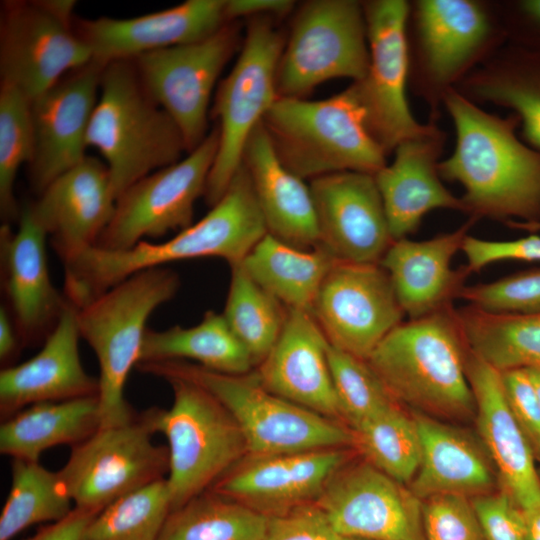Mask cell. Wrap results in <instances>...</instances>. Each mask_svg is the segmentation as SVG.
<instances>
[{"mask_svg":"<svg viewBox=\"0 0 540 540\" xmlns=\"http://www.w3.org/2000/svg\"><path fill=\"white\" fill-rule=\"evenodd\" d=\"M443 107L456 141L438 170L443 180L464 188V213L475 220L539 223L540 151L518 137V116L489 113L455 89L444 96Z\"/></svg>","mask_w":540,"mask_h":540,"instance_id":"cell-1","label":"cell"},{"mask_svg":"<svg viewBox=\"0 0 540 540\" xmlns=\"http://www.w3.org/2000/svg\"><path fill=\"white\" fill-rule=\"evenodd\" d=\"M267 234L247 170L241 165L221 199L197 223L162 242L140 241L126 250L93 246L64 265V295L81 308L143 270L168 263L218 257L242 262Z\"/></svg>","mask_w":540,"mask_h":540,"instance_id":"cell-2","label":"cell"},{"mask_svg":"<svg viewBox=\"0 0 540 540\" xmlns=\"http://www.w3.org/2000/svg\"><path fill=\"white\" fill-rule=\"evenodd\" d=\"M467 350L452 304L403 321L366 361L397 402L428 413L463 416L476 409L466 374Z\"/></svg>","mask_w":540,"mask_h":540,"instance_id":"cell-3","label":"cell"},{"mask_svg":"<svg viewBox=\"0 0 540 540\" xmlns=\"http://www.w3.org/2000/svg\"><path fill=\"white\" fill-rule=\"evenodd\" d=\"M87 131V147L99 151L114 196L133 183L188 154L171 116L150 96L133 60L106 64Z\"/></svg>","mask_w":540,"mask_h":540,"instance_id":"cell-4","label":"cell"},{"mask_svg":"<svg viewBox=\"0 0 540 540\" xmlns=\"http://www.w3.org/2000/svg\"><path fill=\"white\" fill-rule=\"evenodd\" d=\"M406 39L408 86L435 122L447 92L507 43L490 0L410 1Z\"/></svg>","mask_w":540,"mask_h":540,"instance_id":"cell-5","label":"cell"},{"mask_svg":"<svg viewBox=\"0 0 540 540\" xmlns=\"http://www.w3.org/2000/svg\"><path fill=\"white\" fill-rule=\"evenodd\" d=\"M262 124L280 161L303 180L344 171L375 175L387 165L352 84L321 100L278 97Z\"/></svg>","mask_w":540,"mask_h":540,"instance_id":"cell-6","label":"cell"},{"mask_svg":"<svg viewBox=\"0 0 540 540\" xmlns=\"http://www.w3.org/2000/svg\"><path fill=\"white\" fill-rule=\"evenodd\" d=\"M136 368L165 380L193 382L230 413L244 438L247 456L260 457L354 445L351 430L268 391L254 372L233 375L184 360L144 362Z\"/></svg>","mask_w":540,"mask_h":540,"instance_id":"cell-7","label":"cell"},{"mask_svg":"<svg viewBox=\"0 0 540 540\" xmlns=\"http://www.w3.org/2000/svg\"><path fill=\"white\" fill-rule=\"evenodd\" d=\"M180 288L179 275L157 267L140 271L77 309L81 338L94 351L100 375L101 427L126 424L136 417L125 398V384L140 360L150 315Z\"/></svg>","mask_w":540,"mask_h":540,"instance_id":"cell-8","label":"cell"},{"mask_svg":"<svg viewBox=\"0 0 540 540\" xmlns=\"http://www.w3.org/2000/svg\"><path fill=\"white\" fill-rule=\"evenodd\" d=\"M166 381L173 391L170 408L152 407L140 416L167 439L166 480L175 510L211 488L247 449L237 423L215 397L184 379Z\"/></svg>","mask_w":540,"mask_h":540,"instance_id":"cell-9","label":"cell"},{"mask_svg":"<svg viewBox=\"0 0 540 540\" xmlns=\"http://www.w3.org/2000/svg\"><path fill=\"white\" fill-rule=\"evenodd\" d=\"M275 17L250 18L238 59L215 97L219 145L204 198L210 207L223 196L242 165L253 130L278 98L277 73L286 37Z\"/></svg>","mask_w":540,"mask_h":540,"instance_id":"cell-10","label":"cell"},{"mask_svg":"<svg viewBox=\"0 0 540 540\" xmlns=\"http://www.w3.org/2000/svg\"><path fill=\"white\" fill-rule=\"evenodd\" d=\"M368 65L362 1H306L294 16L280 58L278 97L303 98L335 78L360 81Z\"/></svg>","mask_w":540,"mask_h":540,"instance_id":"cell-11","label":"cell"},{"mask_svg":"<svg viewBox=\"0 0 540 540\" xmlns=\"http://www.w3.org/2000/svg\"><path fill=\"white\" fill-rule=\"evenodd\" d=\"M72 0L5 1L0 21L1 84L30 102L93 60L75 29Z\"/></svg>","mask_w":540,"mask_h":540,"instance_id":"cell-12","label":"cell"},{"mask_svg":"<svg viewBox=\"0 0 540 540\" xmlns=\"http://www.w3.org/2000/svg\"><path fill=\"white\" fill-rule=\"evenodd\" d=\"M153 434L139 416L102 427L74 446L58 473L75 507L98 514L117 499L165 478L168 448L155 445Z\"/></svg>","mask_w":540,"mask_h":540,"instance_id":"cell-13","label":"cell"},{"mask_svg":"<svg viewBox=\"0 0 540 540\" xmlns=\"http://www.w3.org/2000/svg\"><path fill=\"white\" fill-rule=\"evenodd\" d=\"M219 145L215 127L186 157L128 187L95 246L126 250L144 238H159L192 225L194 205L204 197Z\"/></svg>","mask_w":540,"mask_h":540,"instance_id":"cell-14","label":"cell"},{"mask_svg":"<svg viewBox=\"0 0 540 540\" xmlns=\"http://www.w3.org/2000/svg\"><path fill=\"white\" fill-rule=\"evenodd\" d=\"M362 4L369 65L364 78L352 85L364 109L368 131L388 155L428 127L414 118L406 95L410 1L368 0Z\"/></svg>","mask_w":540,"mask_h":540,"instance_id":"cell-15","label":"cell"},{"mask_svg":"<svg viewBox=\"0 0 540 540\" xmlns=\"http://www.w3.org/2000/svg\"><path fill=\"white\" fill-rule=\"evenodd\" d=\"M240 40V28L231 21L202 40L133 59L147 92L180 129L188 153L208 135L213 88Z\"/></svg>","mask_w":540,"mask_h":540,"instance_id":"cell-16","label":"cell"},{"mask_svg":"<svg viewBox=\"0 0 540 540\" xmlns=\"http://www.w3.org/2000/svg\"><path fill=\"white\" fill-rule=\"evenodd\" d=\"M311 314L330 345L363 360L405 316L380 263L339 261L325 277Z\"/></svg>","mask_w":540,"mask_h":540,"instance_id":"cell-17","label":"cell"},{"mask_svg":"<svg viewBox=\"0 0 540 540\" xmlns=\"http://www.w3.org/2000/svg\"><path fill=\"white\" fill-rule=\"evenodd\" d=\"M314 502L342 538L425 540L421 500L367 461L343 464Z\"/></svg>","mask_w":540,"mask_h":540,"instance_id":"cell-18","label":"cell"},{"mask_svg":"<svg viewBox=\"0 0 540 540\" xmlns=\"http://www.w3.org/2000/svg\"><path fill=\"white\" fill-rule=\"evenodd\" d=\"M104 66L92 60L30 102L33 155L28 174L39 195L86 158L87 131Z\"/></svg>","mask_w":540,"mask_h":540,"instance_id":"cell-19","label":"cell"},{"mask_svg":"<svg viewBox=\"0 0 540 540\" xmlns=\"http://www.w3.org/2000/svg\"><path fill=\"white\" fill-rule=\"evenodd\" d=\"M316 247L336 261L380 263L394 241L374 175L344 171L310 180Z\"/></svg>","mask_w":540,"mask_h":540,"instance_id":"cell-20","label":"cell"},{"mask_svg":"<svg viewBox=\"0 0 540 540\" xmlns=\"http://www.w3.org/2000/svg\"><path fill=\"white\" fill-rule=\"evenodd\" d=\"M47 237L29 204L21 208L16 231L9 224L0 228L2 285L24 345L45 341L69 303L51 281Z\"/></svg>","mask_w":540,"mask_h":540,"instance_id":"cell-21","label":"cell"},{"mask_svg":"<svg viewBox=\"0 0 540 540\" xmlns=\"http://www.w3.org/2000/svg\"><path fill=\"white\" fill-rule=\"evenodd\" d=\"M227 0H187L133 18L99 17L75 22V29L104 65L202 40L224 26Z\"/></svg>","mask_w":540,"mask_h":540,"instance_id":"cell-22","label":"cell"},{"mask_svg":"<svg viewBox=\"0 0 540 540\" xmlns=\"http://www.w3.org/2000/svg\"><path fill=\"white\" fill-rule=\"evenodd\" d=\"M116 204L106 164L86 156L29 204L63 264L96 245Z\"/></svg>","mask_w":540,"mask_h":540,"instance_id":"cell-23","label":"cell"},{"mask_svg":"<svg viewBox=\"0 0 540 540\" xmlns=\"http://www.w3.org/2000/svg\"><path fill=\"white\" fill-rule=\"evenodd\" d=\"M241 460L210 489L265 515L314 502L329 478L346 463L343 448Z\"/></svg>","mask_w":540,"mask_h":540,"instance_id":"cell-24","label":"cell"},{"mask_svg":"<svg viewBox=\"0 0 540 540\" xmlns=\"http://www.w3.org/2000/svg\"><path fill=\"white\" fill-rule=\"evenodd\" d=\"M445 143V131L429 120L427 129L401 142L392 163L374 175L393 240L415 233L432 210L464 212L461 198L445 187L439 175Z\"/></svg>","mask_w":540,"mask_h":540,"instance_id":"cell-25","label":"cell"},{"mask_svg":"<svg viewBox=\"0 0 540 540\" xmlns=\"http://www.w3.org/2000/svg\"><path fill=\"white\" fill-rule=\"evenodd\" d=\"M328 346L310 312L287 308L276 343L254 373L268 391L336 421L341 415Z\"/></svg>","mask_w":540,"mask_h":540,"instance_id":"cell-26","label":"cell"},{"mask_svg":"<svg viewBox=\"0 0 540 540\" xmlns=\"http://www.w3.org/2000/svg\"><path fill=\"white\" fill-rule=\"evenodd\" d=\"M77 309H64L41 350L0 372V414L5 420L33 404L98 396V379L89 375L79 354Z\"/></svg>","mask_w":540,"mask_h":540,"instance_id":"cell-27","label":"cell"},{"mask_svg":"<svg viewBox=\"0 0 540 540\" xmlns=\"http://www.w3.org/2000/svg\"><path fill=\"white\" fill-rule=\"evenodd\" d=\"M466 374L475 400L478 429L503 491L521 510L539 505L536 459L509 408L501 372L468 347Z\"/></svg>","mask_w":540,"mask_h":540,"instance_id":"cell-28","label":"cell"},{"mask_svg":"<svg viewBox=\"0 0 540 540\" xmlns=\"http://www.w3.org/2000/svg\"><path fill=\"white\" fill-rule=\"evenodd\" d=\"M475 221L470 218L458 229L428 240L403 238L392 242L380 264L409 319L434 313L458 298L471 272L466 265L453 269L451 261Z\"/></svg>","mask_w":540,"mask_h":540,"instance_id":"cell-29","label":"cell"},{"mask_svg":"<svg viewBox=\"0 0 540 540\" xmlns=\"http://www.w3.org/2000/svg\"><path fill=\"white\" fill-rule=\"evenodd\" d=\"M242 164L267 233L299 249L315 248L318 230L310 187L280 161L262 122L247 140Z\"/></svg>","mask_w":540,"mask_h":540,"instance_id":"cell-30","label":"cell"},{"mask_svg":"<svg viewBox=\"0 0 540 540\" xmlns=\"http://www.w3.org/2000/svg\"><path fill=\"white\" fill-rule=\"evenodd\" d=\"M470 101L518 116L523 141L540 151V50L504 44L455 88Z\"/></svg>","mask_w":540,"mask_h":540,"instance_id":"cell-31","label":"cell"},{"mask_svg":"<svg viewBox=\"0 0 540 540\" xmlns=\"http://www.w3.org/2000/svg\"><path fill=\"white\" fill-rule=\"evenodd\" d=\"M421 439V462L410 490L424 500L434 495L488 493L493 475L486 457L462 432L428 416L414 418Z\"/></svg>","mask_w":540,"mask_h":540,"instance_id":"cell-32","label":"cell"},{"mask_svg":"<svg viewBox=\"0 0 540 540\" xmlns=\"http://www.w3.org/2000/svg\"><path fill=\"white\" fill-rule=\"evenodd\" d=\"M101 427L98 396L30 405L2 421L0 452L13 459L39 461L58 445L82 443Z\"/></svg>","mask_w":540,"mask_h":540,"instance_id":"cell-33","label":"cell"},{"mask_svg":"<svg viewBox=\"0 0 540 540\" xmlns=\"http://www.w3.org/2000/svg\"><path fill=\"white\" fill-rule=\"evenodd\" d=\"M336 260L319 247L303 250L267 233L241 262L249 276L288 309L311 313Z\"/></svg>","mask_w":540,"mask_h":540,"instance_id":"cell-34","label":"cell"},{"mask_svg":"<svg viewBox=\"0 0 540 540\" xmlns=\"http://www.w3.org/2000/svg\"><path fill=\"white\" fill-rule=\"evenodd\" d=\"M186 359L206 369L233 375L247 374L254 367L223 313L215 311H207L202 320L191 327L147 328L139 363Z\"/></svg>","mask_w":540,"mask_h":540,"instance_id":"cell-35","label":"cell"},{"mask_svg":"<svg viewBox=\"0 0 540 540\" xmlns=\"http://www.w3.org/2000/svg\"><path fill=\"white\" fill-rule=\"evenodd\" d=\"M470 350L500 372L540 371V313H492L468 305L456 309Z\"/></svg>","mask_w":540,"mask_h":540,"instance_id":"cell-36","label":"cell"},{"mask_svg":"<svg viewBox=\"0 0 540 540\" xmlns=\"http://www.w3.org/2000/svg\"><path fill=\"white\" fill-rule=\"evenodd\" d=\"M267 515L210 490L172 510L157 540H262Z\"/></svg>","mask_w":540,"mask_h":540,"instance_id":"cell-37","label":"cell"},{"mask_svg":"<svg viewBox=\"0 0 540 540\" xmlns=\"http://www.w3.org/2000/svg\"><path fill=\"white\" fill-rule=\"evenodd\" d=\"M72 503L58 471L39 461L13 459L10 491L0 515V540H11L32 525L63 519Z\"/></svg>","mask_w":540,"mask_h":540,"instance_id":"cell-38","label":"cell"},{"mask_svg":"<svg viewBox=\"0 0 540 540\" xmlns=\"http://www.w3.org/2000/svg\"><path fill=\"white\" fill-rule=\"evenodd\" d=\"M231 278L223 315L236 338L258 366L276 343L287 308L258 285L241 262L230 265Z\"/></svg>","mask_w":540,"mask_h":540,"instance_id":"cell-39","label":"cell"},{"mask_svg":"<svg viewBox=\"0 0 540 540\" xmlns=\"http://www.w3.org/2000/svg\"><path fill=\"white\" fill-rule=\"evenodd\" d=\"M351 431L367 462L404 485L413 480L421 462L420 434L415 419L397 403Z\"/></svg>","mask_w":540,"mask_h":540,"instance_id":"cell-40","label":"cell"},{"mask_svg":"<svg viewBox=\"0 0 540 540\" xmlns=\"http://www.w3.org/2000/svg\"><path fill=\"white\" fill-rule=\"evenodd\" d=\"M171 511L170 491L163 478L100 511L82 540H157Z\"/></svg>","mask_w":540,"mask_h":540,"instance_id":"cell-41","label":"cell"},{"mask_svg":"<svg viewBox=\"0 0 540 540\" xmlns=\"http://www.w3.org/2000/svg\"><path fill=\"white\" fill-rule=\"evenodd\" d=\"M33 155L30 101L16 88L0 85V213L3 224L18 221L14 185L19 168Z\"/></svg>","mask_w":540,"mask_h":540,"instance_id":"cell-42","label":"cell"},{"mask_svg":"<svg viewBox=\"0 0 540 540\" xmlns=\"http://www.w3.org/2000/svg\"><path fill=\"white\" fill-rule=\"evenodd\" d=\"M327 354L340 415L351 430L397 403L366 360L330 344Z\"/></svg>","mask_w":540,"mask_h":540,"instance_id":"cell-43","label":"cell"},{"mask_svg":"<svg viewBox=\"0 0 540 540\" xmlns=\"http://www.w3.org/2000/svg\"><path fill=\"white\" fill-rule=\"evenodd\" d=\"M458 298L492 313H540V268L520 271L488 283L465 285Z\"/></svg>","mask_w":540,"mask_h":540,"instance_id":"cell-44","label":"cell"},{"mask_svg":"<svg viewBox=\"0 0 540 540\" xmlns=\"http://www.w3.org/2000/svg\"><path fill=\"white\" fill-rule=\"evenodd\" d=\"M425 540H484L472 506L466 496L440 494L421 505Z\"/></svg>","mask_w":540,"mask_h":540,"instance_id":"cell-45","label":"cell"},{"mask_svg":"<svg viewBox=\"0 0 540 540\" xmlns=\"http://www.w3.org/2000/svg\"><path fill=\"white\" fill-rule=\"evenodd\" d=\"M262 540H342L315 502L267 515Z\"/></svg>","mask_w":540,"mask_h":540,"instance_id":"cell-46","label":"cell"},{"mask_svg":"<svg viewBox=\"0 0 540 540\" xmlns=\"http://www.w3.org/2000/svg\"><path fill=\"white\" fill-rule=\"evenodd\" d=\"M484 540H525L521 509L503 490L471 500Z\"/></svg>","mask_w":540,"mask_h":540,"instance_id":"cell-47","label":"cell"},{"mask_svg":"<svg viewBox=\"0 0 540 540\" xmlns=\"http://www.w3.org/2000/svg\"><path fill=\"white\" fill-rule=\"evenodd\" d=\"M509 408L535 459L540 461V403L525 370L501 372Z\"/></svg>","mask_w":540,"mask_h":540,"instance_id":"cell-48","label":"cell"},{"mask_svg":"<svg viewBox=\"0 0 540 540\" xmlns=\"http://www.w3.org/2000/svg\"><path fill=\"white\" fill-rule=\"evenodd\" d=\"M461 250L466 256V267L471 273L499 261H540V235L531 234L504 241L485 240L468 235Z\"/></svg>","mask_w":540,"mask_h":540,"instance_id":"cell-49","label":"cell"},{"mask_svg":"<svg viewBox=\"0 0 540 540\" xmlns=\"http://www.w3.org/2000/svg\"><path fill=\"white\" fill-rule=\"evenodd\" d=\"M495 2L507 42L540 50V0Z\"/></svg>","mask_w":540,"mask_h":540,"instance_id":"cell-50","label":"cell"},{"mask_svg":"<svg viewBox=\"0 0 540 540\" xmlns=\"http://www.w3.org/2000/svg\"><path fill=\"white\" fill-rule=\"evenodd\" d=\"M96 513L74 507L63 519L41 528L25 540H82Z\"/></svg>","mask_w":540,"mask_h":540,"instance_id":"cell-51","label":"cell"},{"mask_svg":"<svg viewBox=\"0 0 540 540\" xmlns=\"http://www.w3.org/2000/svg\"><path fill=\"white\" fill-rule=\"evenodd\" d=\"M291 0H227L226 17L229 22L239 18L259 16L283 17L294 8Z\"/></svg>","mask_w":540,"mask_h":540,"instance_id":"cell-52","label":"cell"},{"mask_svg":"<svg viewBox=\"0 0 540 540\" xmlns=\"http://www.w3.org/2000/svg\"><path fill=\"white\" fill-rule=\"evenodd\" d=\"M21 344L17 330L6 307L0 308V359L11 360Z\"/></svg>","mask_w":540,"mask_h":540,"instance_id":"cell-53","label":"cell"},{"mask_svg":"<svg viewBox=\"0 0 540 540\" xmlns=\"http://www.w3.org/2000/svg\"><path fill=\"white\" fill-rule=\"evenodd\" d=\"M521 511L524 520L525 540H540V504Z\"/></svg>","mask_w":540,"mask_h":540,"instance_id":"cell-54","label":"cell"},{"mask_svg":"<svg viewBox=\"0 0 540 540\" xmlns=\"http://www.w3.org/2000/svg\"><path fill=\"white\" fill-rule=\"evenodd\" d=\"M509 227L513 229H521L529 232L540 231V222L539 223H522L517 221H510L506 223Z\"/></svg>","mask_w":540,"mask_h":540,"instance_id":"cell-55","label":"cell"},{"mask_svg":"<svg viewBox=\"0 0 540 540\" xmlns=\"http://www.w3.org/2000/svg\"><path fill=\"white\" fill-rule=\"evenodd\" d=\"M532 382L535 389L538 401L540 403V371L539 370H525Z\"/></svg>","mask_w":540,"mask_h":540,"instance_id":"cell-56","label":"cell"},{"mask_svg":"<svg viewBox=\"0 0 540 540\" xmlns=\"http://www.w3.org/2000/svg\"><path fill=\"white\" fill-rule=\"evenodd\" d=\"M342 540H364V539L342 538Z\"/></svg>","mask_w":540,"mask_h":540,"instance_id":"cell-57","label":"cell"}]
</instances>
